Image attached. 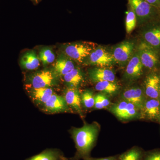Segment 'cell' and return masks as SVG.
Instances as JSON below:
<instances>
[{
    "mask_svg": "<svg viewBox=\"0 0 160 160\" xmlns=\"http://www.w3.org/2000/svg\"><path fill=\"white\" fill-rule=\"evenodd\" d=\"M99 125L97 122L85 123L81 128L71 129L72 137L74 141L76 152L74 160L90 157V153L94 148L100 132Z\"/></svg>",
    "mask_w": 160,
    "mask_h": 160,
    "instance_id": "6da1fadb",
    "label": "cell"
},
{
    "mask_svg": "<svg viewBox=\"0 0 160 160\" xmlns=\"http://www.w3.org/2000/svg\"><path fill=\"white\" fill-rule=\"evenodd\" d=\"M97 46L95 43L90 42L69 43L64 47V52L65 55L72 61L82 63Z\"/></svg>",
    "mask_w": 160,
    "mask_h": 160,
    "instance_id": "7a4b0ae2",
    "label": "cell"
},
{
    "mask_svg": "<svg viewBox=\"0 0 160 160\" xmlns=\"http://www.w3.org/2000/svg\"><path fill=\"white\" fill-rule=\"evenodd\" d=\"M58 78L52 70H41L29 76L27 86L33 88H52L58 85Z\"/></svg>",
    "mask_w": 160,
    "mask_h": 160,
    "instance_id": "3957f363",
    "label": "cell"
},
{
    "mask_svg": "<svg viewBox=\"0 0 160 160\" xmlns=\"http://www.w3.org/2000/svg\"><path fill=\"white\" fill-rule=\"evenodd\" d=\"M130 8L134 12L137 22L143 23L151 19L157 13V8L145 0H128Z\"/></svg>",
    "mask_w": 160,
    "mask_h": 160,
    "instance_id": "277c9868",
    "label": "cell"
},
{
    "mask_svg": "<svg viewBox=\"0 0 160 160\" xmlns=\"http://www.w3.org/2000/svg\"><path fill=\"white\" fill-rule=\"evenodd\" d=\"M138 49L143 67L152 70L157 67L160 62V53L156 49L143 41L140 42Z\"/></svg>",
    "mask_w": 160,
    "mask_h": 160,
    "instance_id": "5b68a950",
    "label": "cell"
},
{
    "mask_svg": "<svg viewBox=\"0 0 160 160\" xmlns=\"http://www.w3.org/2000/svg\"><path fill=\"white\" fill-rule=\"evenodd\" d=\"M87 60L88 64L102 68L109 67L115 63L112 53L101 46H98L92 52Z\"/></svg>",
    "mask_w": 160,
    "mask_h": 160,
    "instance_id": "8992f818",
    "label": "cell"
},
{
    "mask_svg": "<svg viewBox=\"0 0 160 160\" xmlns=\"http://www.w3.org/2000/svg\"><path fill=\"white\" fill-rule=\"evenodd\" d=\"M134 43L130 41H125L118 44L112 52L115 63L120 66L127 65L134 53Z\"/></svg>",
    "mask_w": 160,
    "mask_h": 160,
    "instance_id": "52a82bcc",
    "label": "cell"
},
{
    "mask_svg": "<svg viewBox=\"0 0 160 160\" xmlns=\"http://www.w3.org/2000/svg\"><path fill=\"white\" fill-rule=\"evenodd\" d=\"M42 109L43 111L49 114L67 112L69 110L64 97L55 93L52 94L42 106Z\"/></svg>",
    "mask_w": 160,
    "mask_h": 160,
    "instance_id": "ba28073f",
    "label": "cell"
},
{
    "mask_svg": "<svg viewBox=\"0 0 160 160\" xmlns=\"http://www.w3.org/2000/svg\"><path fill=\"white\" fill-rule=\"evenodd\" d=\"M140 116L141 118L150 121L160 120V100L146 98Z\"/></svg>",
    "mask_w": 160,
    "mask_h": 160,
    "instance_id": "9c48e42d",
    "label": "cell"
},
{
    "mask_svg": "<svg viewBox=\"0 0 160 160\" xmlns=\"http://www.w3.org/2000/svg\"><path fill=\"white\" fill-rule=\"evenodd\" d=\"M144 91L148 98L160 100V80L158 75L152 72L144 81Z\"/></svg>",
    "mask_w": 160,
    "mask_h": 160,
    "instance_id": "30bf717a",
    "label": "cell"
},
{
    "mask_svg": "<svg viewBox=\"0 0 160 160\" xmlns=\"http://www.w3.org/2000/svg\"><path fill=\"white\" fill-rule=\"evenodd\" d=\"M122 97L123 100L132 103L140 110L146 98L144 89L138 86L130 87L124 90Z\"/></svg>",
    "mask_w": 160,
    "mask_h": 160,
    "instance_id": "8fae6325",
    "label": "cell"
},
{
    "mask_svg": "<svg viewBox=\"0 0 160 160\" xmlns=\"http://www.w3.org/2000/svg\"><path fill=\"white\" fill-rule=\"evenodd\" d=\"M29 98L36 106L42 107L54 93L52 88H26Z\"/></svg>",
    "mask_w": 160,
    "mask_h": 160,
    "instance_id": "7c38bea8",
    "label": "cell"
},
{
    "mask_svg": "<svg viewBox=\"0 0 160 160\" xmlns=\"http://www.w3.org/2000/svg\"><path fill=\"white\" fill-rule=\"evenodd\" d=\"M143 66L140 60L137 52L133 53L127 64L125 72V77L130 81L138 79L143 73Z\"/></svg>",
    "mask_w": 160,
    "mask_h": 160,
    "instance_id": "4fadbf2b",
    "label": "cell"
},
{
    "mask_svg": "<svg viewBox=\"0 0 160 160\" xmlns=\"http://www.w3.org/2000/svg\"><path fill=\"white\" fill-rule=\"evenodd\" d=\"M63 97L68 106L71 107L82 118L81 93L79 90L76 88H67L64 92Z\"/></svg>",
    "mask_w": 160,
    "mask_h": 160,
    "instance_id": "5bb4252c",
    "label": "cell"
},
{
    "mask_svg": "<svg viewBox=\"0 0 160 160\" xmlns=\"http://www.w3.org/2000/svg\"><path fill=\"white\" fill-rule=\"evenodd\" d=\"M143 41L160 53V25L146 28L142 33Z\"/></svg>",
    "mask_w": 160,
    "mask_h": 160,
    "instance_id": "9a60e30c",
    "label": "cell"
},
{
    "mask_svg": "<svg viewBox=\"0 0 160 160\" xmlns=\"http://www.w3.org/2000/svg\"><path fill=\"white\" fill-rule=\"evenodd\" d=\"M73 61L69 58L62 56L59 58L53 65L52 71L58 77H63L75 68Z\"/></svg>",
    "mask_w": 160,
    "mask_h": 160,
    "instance_id": "2e32d148",
    "label": "cell"
},
{
    "mask_svg": "<svg viewBox=\"0 0 160 160\" xmlns=\"http://www.w3.org/2000/svg\"><path fill=\"white\" fill-rule=\"evenodd\" d=\"M89 76L90 79L94 82L102 81L114 82L116 80L114 72L107 68L97 67L92 69L89 72Z\"/></svg>",
    "mask_w": 160,
    "mask_h": 160,
    "instance_id": "e0dca14e",
    "label": "cell"
},
{
    "mask_svg": "<svg viewBox=\"0 0 160 160\" xmlns=\"http://www.w3.org/2000/svg\"><path fill=\"white\" fill-rule=\"evenodd\" d=\"M63 78L67 88L76 89L78 88L84 79L82 72L79 68L75 67Z\"/></svg>",
    "mask_w": 160,
    "mask_h": 160,
    "instance_id": "ac0fdd59",
    "label": "cell"
},
{
    "mask_svg": "<svg viewBox=\"0 0 160 160\" xmlns=\"http://www.w3.org/2000/svg\"><path fill=\"white\" fill-rule=\"evenodd\" d=\"M20 65L23 69L32 70L38 69L40 65V60L34 51L27 52L20 60Z\"/></svg>",
    "mask_w": 160,
    "mask_h": 160,
    "instance_id": "d6986e66",
    "label": "cell"
},
{
    "mask_svg": "<svg viewBox=\"0 0 160 160\" xmlns=\"http://www.w3.org/2000/svg\"><path fill=\"white\" fill-rule=\"evenodd\" d=\"M63 157L64 154L60 149H47L25 160H61Z\"/></svg>",
    "mask_w": 160,
    "mask_h": 160,
    "instance_id": "ffe728a7",
    "label": "cell"
},
{
    "mask_svg": "<svg viewBox=\"0 0 160 160\" xmlns=\"http://www.w3.org/2000/svg\"><path fill=\"white\" fill-rule=\"evenodd\" d=\"M95 88L100 92L112 96L118 93L120 89V86L115 82L102 81L97 83Z\"/></svg>",
    "mask_w": 160,
    "mask_h": 160,
    "instance_id": "44dd1931",
    "label": "cell"
},
{
    "mask_svg": "<svg viewBox=\"0 0 160 160\" xmlns=\"http://www.w3.org/2000/svg\"><path fill=\"white\" fill-rule=\"evenodd\" d=\"M145 151L138 146H134L118 155V160H143Z\"/></svg>",
    "mask_w": 160,
    "mask_h": 160,
    "instance_id": "7402d4cb",
    "label": "cell"
},
{
    "mask_svg": "<svg viewBox=\"0 0 160 160\" xmlns=\"http://www.w3.org/2000/svg\"><path fill=\"white\" fill-rule=\"evenodd\" d=\"M136 107L132 103L129 102L126 100L120 101L112 106L110 110L111 112L120 120H122L124 115L129 109Z\"/></svg>",
    "mask_w": 160,
    "mask_h": 160,
    "instance_id": "603a6c76",
    "label": "cell"
},
{
    "mask_svg": "<svg viewBox=\"0 0 160 160\" xmlns=\"http://www.w3.org/2000/svg\"><path fill=\"white\" fill-rule=\"evenodd\" d=\"M82 105L87 109L94 107L95 96L91 90H86L81 94Z\"/></svg>",
    "mask_w": 160,
    "mask_h": 160,
    "instance_id": "cb8c5ba5",
    "label": "cell"
},
{
    "mask_svg": "<svg viewBox=\"0 0 160 160\" xmlns=\"http://www.w3.org/2000/svg\"><path fill=\"white\" fill-rule=\"evenodd\" d=\"M40 60L45 66L51 64L54 62L55 56L53 52L49 48H45L40 52Z\"/></svg>",
    "mask_w": 160,
    "mask_h": 160,
    "instance_id": "d4e9b609",
    "label": "cell"
},
{
    "mask_svg": "<svg viewBox=\"0 0 160 160\" xmlns=\"http://www.w3.org/2000/svg\"><path fill=\"white\" fill-rule=\"evenodd\" d=\"M136 16L134 12L131 9L127 12L126 20V31L128 34L131 33L136 26Z\"/></svg>",
    "mask_w": 160,
    "mask_h": 160,
    "instance_id": "484cf974",
    "label": "cell"
},
{
    "mask_svg": "<svg viewBox=\"0 0 160 160\" xmlns=\"http://www.w3.org/2000/svg\"><path fill=\"white\" fill-rule=\"evenodd\" d=\"M143 160H160V149L145 152Z\"/></svg>",
    "mask_w": 160,
    "mask_h": 160,
    "instance_id": "4316f807",
    "label": "cell"
},
{
    "mask_svg": "<svg viewBox=\"0 0 160 160\" xmlns=\"http://www.w3.org/2000/svg\"><path fill=\"white\" fill-rule=\"evenodd\" d=\"M98 96L103 106H104V108L108 107L110 105V102H109V99L106 96H105L104 95L102 94H98Z\"/></svg>",
    "mask_w": 160,
    "mask_h": 160,
    "instance_id": "83f0119b",
    "label": "cell"
},
{
    "mask_svg": "<svg viewBox=\"0 0 160 160\" xmlns=\"http://www.w3.org/2000/svg\"><path fill=\"white\" fill-rule=\"evenodd\" d=\"M118 155L108 157L102 158H92L89 157L84 159V160H118Z\"/></svg>",
    "mask_w": 160,
    "mask_h": 160,
    "instance_id": "f1b7e54d",
    "label": "cell"
},
{
    "mask_svg": "<svg viewBox=\"0 0 160 160\" xmlns=\"http://www.w3.org/2000/svg\"><path fill=\"white\" fill-rule=\"evenodd\" d=\"M94 107L96 109H100L104 108L101 100L98 94L95 96V102Z\"/></svg>",
    "mask_w": 160,
    "mask_h": 160,
    "instance_id": "f546056e",
    "label": "cell"
},
{
    "mask_svg": "<svg viewBox=\"0 0 160 160\" xmlns=\"http://www.w3.org/2000/svg\"><path fill=\"white\" fill-rule=\"evenodd\" d=\"M145 1L157 8L160 7V0H145Z\"/></svg>",
    "mask_w": 160,
    "mask_h": 160,
    "instance_id": "4dcf8cb0",
    "label": "cell"
},
{
    "mask_svg": "<svg viewBox=\"0 0 160 160\" xmlns=\"http://www.w3.org/2000/svg\"><path fill=\"white\" fill-rule=\"evenodd\" d=\"M61 160H69V159L65 157H63L62 159H61Z\"/></svg>",
    "mask_w": 160,
    "mask_h": 160,
    "instance_id": "1f68e13d",
    "label": "cell"
},
{
    "mask_svg": "<svg viewBox=\"0 0 160 160\" xmlns=\"http://www.w3.org/2000/svg\"><path fill=\"white\" fill-rule=\"evenodd\" d=\"M159 76L160 80V74L159 75Z\"/></svg>",
    "mask_w": 160,
    "mask_h": 160,
    "instance_id": "d6a6232c",
    "label": "cell"
},
{
    "mask_svg": "<svg viewBox=\"0 0 160 160\" xmlns=\"http://www.w3.org/2000/svg\"><path fill=\"white\" fill-rule=\"evenodd\" d=\"M33 1H36V0H33Z\"/></svg>",
    "mask_w": 160,
    "mask_h": 160,
    "instance_id": "836d02e7",
    "label": "cell"
}]
</instances>
